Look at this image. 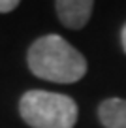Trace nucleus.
Listing matches in <instances>:
<instances>
[{
  "label": "nucleus",
  "instance_id": "6",
  "mask_svg": "<svg viewBox=\"0 0 126 128\" xmlns=\"http://www.w3.org/2000/svg\"><path fill=\"white\" fill-rule=\"evenodd\" d=\"M120 42H122V47H124V53H126V23L120 30Z\"/></svg>",
  "mask_w": 126,
  "mask_h": 128
},
{
  "label": "nucleus",
  "instance_id": "2",
  "mask_svg": "<svg viewBox=\"0 0 126 128\" xmlns=\"http://www.w3.org/2000/svg\"><path fill=\"white\" fill-rule=\"evenodd\" d=\"M21 119L32 128H74L77 104L74 98L49 90H28L19 100Z\"/></svg>",
  "mask_w": 126,
  "mask_h": 128
},
{
  "label": "nucleus",
  "instance_id": "1",
  "mask_svg": "<svg viewBox=\"0 0 126 128\" xmlns=\"http://www.w3.org/2000/svg\"><path fill=\"white\" fill-rule=\"evenodd\" d=\"M26 62L36 77L60 85L75 83L87 74L85 56L58 34L38 38L26 53Z\"/></svg>",
  "mask_w": 126,
  "mask_h": 128
},
{
  "label": "nucleus",
  "instance_id": "5",
  "mask_svg": "<svg viewBox=\"0 0 126 128\" xmlns=\"http://www.w3.org/2000/svg\"><path fill=\"white\" fill-rule=\"evenodd\" d=\"M19 8V0H0V13H10Z\"/></svg>",
  "mask_w": 126,
  "mask_h": 128
},
{
  "label": "nucleus",
  "instance_id": "4",
  "mask_svg": "<svg viewBox=\"0 0 126 128\" xmlns=\"http://www.w3.org/2000/svg\"><path fill=\"white\" fill-rule=\"evenodd\" d=\"M98 119L106 128H126V100L107 98L98 108Z\"/></svg>",
  "mask_w": 126,
  "mask_h": 128
},
{
  "label": "nucleus",
  "instance_id": "3",
  "mask_svg": "<svg viewBox=\"0 0 126 128\" xmlns=\"http://www.w3.org/2000/svg\"><path fill=\"white\" fill-rule=\"evenodd\" d=\"M94 2L92 0H58L55 10L60 23L70 30H81L92 15Z\"/></svg>",
  "mask_w": 126,
  "mask_h": 128
}]
</instances>
